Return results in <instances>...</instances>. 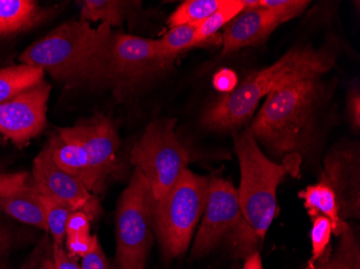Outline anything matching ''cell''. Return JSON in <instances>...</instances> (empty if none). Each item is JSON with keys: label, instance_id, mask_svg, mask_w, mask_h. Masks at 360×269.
Returning a JSON list of instances; mask_svg holds the SVG:
<instances>
[{"label": "cell", "instance_id": "obj_1", "mask_svg": "<svg viewBox=\"0 0 360 269\" xmlns=\"http://www.w3.org/2000/svg\"><path fill=\"white\" fill-rule=\"evenodd\" d=\"M335 82L323 74L291 79L266 95L250 129L275 157H311L335 120Z\"/></svg>", "mask_w": 360, "mask_h": 269}, {"label": "cell", "instance_id": "obj_2", "mask_svg": "<svg viewBox=\"0 0 360 269\" xmlns=\"http://www.w3.org/2000/svg\"><path fill=\"white\" fill-rule=\"evenodd\" d=\"M113 32L107 23L94 28L81 20L68 22L26 48L19 60L65 86H106Z\"/></svg>", "mask_w": 360, "mask_h": 269}, {"label": "cell", "instance_id": "obj_3", "mask_svg": "<svg viewBox=\"0 0 360 269\" xmlns=\"http://www.w3.org/2000/svg\"><path fill=\"white\" fill-rule=\"evenodd\" d=\"M337 46H293L280 60L244 79L206 108L201 123L210 131H234L250 120L261 99L291 79L325 74L337 64Z\"/></svg>", "mask_w": 360, "mask_h": 269}, {"label": "cell", "instance_id": "obj_4", "mask_svg": "<svg viewBox=\"0 0 360 269\" xmlns=\"http://www.w3.org/2000/svg\"><path fill=\"white\" fill-rule=\"evenodd\" d=\"M234 150L240 163L238 190L244 226L236 238L242 252L252 251L264 240L277 212V189L287 175L298 176L302 165L299 155L275 163L264 155L250 127L234 135Z\"/></svg>", "mask_w": 360, "mask_h": 269}, {"label": "cell", "instance_id": "obj_5", "mask_svg": "<svg viewBox=\"0 0 360 269\" xmlns=\"http://www.w3.org/2000/svg\"><path fill=\"white\" fill-rule=\"evenodd\" d=\"M210 178L189 168L161 199L155 202L153 230L167 258L184 256L205 209Z\"/></svg>", "mask_w": 360, "mask_h": 269}, {"label": "cell", "instance_id": "obj_6", "mask_svg": "<svg viewBox=\"0 0 360 269\" xmlns=\"http://www.w3.org/2000/svg\"><path fill=\"white\" fill-rule=\"evenodd\" d=\"M155 199L148 181L135 168L117 209L118 269H145L153 242Z\"/></svg>", "mask_w": 360, "mask_h": 269}, {"label": "cell", "instance_id": "obj_7", "mask_svg": "<svg viewBox=\"0 0 360 269\" xmlns=\"http://www.w3.org/2000/svg\"><path fill=\"white\" fill-rule=\"evenodd\" d=\"M175 119L153 121L133 145L129 161L148 181L155 202L173 187L190 162L188 150L176 136Z\"/></svg>", "mask_w": 360, "mask_h": 269}, {"label": "cell", "instance_id": "obj_8", "mask_svg": "<svg viewBox=\"0 0 360 269\" xmlns=\"http://www.w3.org/2000/svg\"><path fill=\"white\" fill-rule=\"evenodd\" d=\"M174 62L158 54L155 40L113 32L106 86L122 95L169 70Z\"/></svg>", "mask_w": 360, "mask_h": 269}, {"label": "cell", "instance_id": "obj_9", "mask_svg": "<svg viewBox=\"0 0 360 269\" xmlns=\"http://www.w3.org/2000/svg\"><path fill=\"white\" fill-rule=\"evenodd\" d=\"M243 226L238 189L228 180L210 178L202 223L192 247V258L210 254L229 235L236 240Z\"/></svg>", "mask_w": 360, "mask_h": 269}, {"label": "cell", "instance_id": "obj_10", "mask_svg": "<svg viewBox=\"0 0 360 269\" xmlns=\"http://www.w3.org/2000/svg\"><path fill=\"white\" fill-rule=\"evenodd\" d=\"M319 182L335 193L342 220L360 218L359 143L342 140L331 145L323 157Z\"/></svg>", "mask_w": 360, "mask_h": 269}, {"label": "cell", "instance_id": "obj_11", "mask_svg": "<svg viewBox=\"0 0 360 269\" xmlns=\"http://www.w3.org/2000/svg\"><path fill=\"white\" fill-rule=\"evenodd\" d=\"M50 92L51 86L42 81L0 104V133L16 145H26L38 136L46 127Z\"/></svg>", "mask_w": 360, "mask_h": 269}, {"label": "cell", "instance_id": "obj_12", "mask_svg": "<svg viewBox=\"0 0 360 269\" xmlns=\"http://www.w3.org/2000/svg\"><path fill=\"white\" fill-rule=\"evenodd\" d=\"M32 176L42 195L62 200L75 211L84 212L90 220L100 214V203L96 196L78 179L58 167L48 145L34 159Z\"/></svg>", "mask_w": 360, "mask_h": 269}, {"label": "cell", "instance_id": "obj_13", "mask_svg": "<svg viewBox=\"0 0 360 269\" xmlns=\"http://www.w3.org/2000/svg\"><path fill=\"white\" fill-rule=\"evenodd\" d=\"M60 131L86 149L95 179L103 191L107 177L116 168L120 147V139L112 122L105 115L97 114Z\"/></svg>", "mask_w": 360, "mask_h": 269}, {"label": "cell", "instance_id": "obj_14", "mask_svg": "<svg viewBox=\"0 0 360 269\" xmlns=\"http://www.w3.org/2000/svg\"><path fill=\"white\" fill-rule=\"evenodd\" d=\"M280 25L281 22L268 8L259 5L252 9L243 10L226 26L222 35L221 55L262 44Z\"/></svg>", "mask_w": 360, "mask_h": 269}, {"label": "cell", "instance_id": "obj_15", "mask_svg": "<svg viewBox=\"0 0 360 269\" xmlns=\"http://www.w3.org/2000/svg\"><path fill=\"white\" fill-rule=\"evenodd\" d=\"M46 145L58 167L78 179L91 193L102 192L93 173L88 152L78 141L58 129V133L51 137Z\"/></svg>", "mask_w": 360, "mask_h": 269}, {"label": "cell", "instance_id": "obj_16", "mask_svg": "<svg viewBox=\"0 0 360 269\" xmlns=\"http://www.w3.org/2000/svg\"><path fill=\"white\" fill-rule=\"evenodd\" d=\"M0 211L22 223L48 230L42 194L36 185L25 188L0 197Z\"/></svg>", "mask_w": 360, "mask_h": 269}, {"label": "cell", "instance_id": "obj_17", "mask_svg": "<svg viewBox=\"0 0 360 269\" xmlns=\"http://www.w3.org/2000/svg\"><path fill=\"white\" fill-rule=\"evenodd\" d=\"M46 15L32 0H0V37L35 27Z\"/></svg>", "mask_w": 360, "mask_h": 269}, {"label": "cell", "instance_id": "obj_18", "mask_svg": "<svg viewBox=\"0 0 360 269\" xmlns=\"http://www.w3.org/2000/svg\"><path fill=\"white\" fill-rule=\"evenodd\" d=\"M299 196L304 200L311 220L317 216H323L329 218L333 228V234L340 237L342 232L349 228V224L340 216L339 206L337 197L330 188L319 182L314 185H309L304 191H301Z\"/></svg>", "mask_w": 360, "mask_h": 269}, {"label": "cell", "instance_id": "obj_19", "mask_svg": "<svg viewBox=\"0 0 360 269\" xmlns=\"http://www.w3.org/2000/svg\"><path fill=\"white\" fill-rule=\"evenodd\" d=\"M44 79V70L28 65L22 64L0 70V104L37 86Z\"/></svg>", "mask_w": 360, "mask_h": 269}, {"label": "cell", "instance_id": "obj_20", "mask_svg": "<svg viewBox=\"0 0 360 269\" xmlns=\"http://www.w3.org/2000/svg\"><path fill=\"white\" fill-rule=\"evenodd\" d=\"M338 248L328 256L319 258V264H309V269H360V246L351 225L340 235Z\"/></svg>", "mask_w": 360, "mask_h": 269}, {"label": "cell", "instance_id": "obj_21", "mask_svg": "<svg viewBox=\"0 0 360 269\" xmlns=\"http://www.w3.org/2000/svg\"><path fill=\"white\" fill-rule=\"evenodd\" d=\"M132 4L117 0H86L81 7V21L107 23L121 26Z\"/></svg>", "mask_w": 360, "mask_h": 269}, {"label": "cell", "instance_id": "obj_22", "mask_svg": "<svg viewBox=\"0 0 360 269\" xmlns=\"http://www.w3.org/2000/svg\"><path fill=\"white\" fill-rule=\"evenodd\" d=\"M199 46L194 24L171 28L161 39H155V48L160 58L174 62L181 52Z\"/></svg>", "mask_w": 360, "mask_h": 269}, {"label": "cell", "instance_id": "obj_23", "mask_svg": "<svg viewBox=\"0 0 360 269\" xmlns=\"http://www.w3.org/2000/svg\"><path fill=\"white\" fill-rule=\"evenodd\" d=\"M90 218L84 212L74 211L66 224L65 242L68 254L74 258H84L92 248L94 236L90 234Z\"/></svg>", "mask_w": 360, "mask_h": 269}, {"label": "cell", "instance_id": "obj_24", "mask_svg": "<svg viewBox=\"0 0 360 269\" xmlns=\"http://www.w3.org/2000/svg\"><path fill=\"white\" fill-rule=\"evenodd\" d=\"M244 9L242 0H224L215 13L208 16L204 21L194 23L199 46L212 39L218 30L228 25Z\"/></svg>", "mask_w": 360, "mask_h": 269}, {"label": "cell", "instance_id": "obj_25", "mask_svg": "<svg viewBox=\"0 0 360 269\" xmlns=\"http://www.w3.org/2000/svg\"><path fill=\"white\" fill-rule=\"evenodd\" d=\"M224 0H187L167 20L169 27L199 23L215 13Z\"/></svg>", "mask_w": 360, "mask_h": 269}, {"label": "cell", "instance_id": "obj_26", "mask_svg": "<svg viewBox=\"0 0 360 269\" xmlns=\"http://www.w3.org/2000/svg\"><path fill=\"white\" fill-rule=\"evenodd\" d=\"M42 202L46 211V225L53 238V244L63 246L66 234V224L75 210L62 200L49 196L42 195Z\"/></svg>", "mask_w": 360, "mask_h": 269}, {"label": "cell", "instance_id": "obj_27", "mask_svg": "<svg viewBox=\"0 0 360 269\" xmlns=\"http://www.w3.org/2000/svg\"><path fill=\"white\" fill-rule=\"evenodd\" d=\"M309 4L307 0H260L259 5L270 9L283 24L302 14Z\"/></svg>", "mask_w": 360, "mask_h": 269}, {"label": "cell", "instance_id": "obj_28", "mask_svg": "<svg viewBox=\"0 0 360 269\" xmlns=\"http://www.w3.org/2000/svg\"><path fill=\"white\" fill-rule=\"evenodd\" d=\"M312 223L311 238H312V262H314L325 256L330 242L333 228L329 218L323 216H317L316 218H313Z\"/></svg>", "mask_w": 360, "mask_h": 269}, {"label": "cell", "instance_id": "obj_29", "mask_svg": "<svg viewBox=\"0 0 360 269\" xmlns=\"http://www.w3.org/2000/svg\"><path fill=\"white\" fill-rule=\"evenodd\" d=\"M27 173H3L0 171V197L20 191L27 185Z\"/></svg>", "mask_w": 360, "mask_h": 269}, {"label": "cell", "instance_id": "obj_30", "mask_svg": "<svg viewBox=\"0 0 360 269\" xmlns=\"http://www.w3.org/2000/svg\"><path fill=\"white\" fill-rule=\"evenodd\" d=\"M81 267L82 269H109L108 261L96 236H94L92 248L82 258Z\"/></svg>", "mask_w": 360, "mask_h": 269}, {"label": "cell", "instance_id": "obj_31", "mask_svg": "<svg viewBox=\"0 0 360 269\" xmlns=\"http://www.w3.org/2000/svg\"><path fill=\"white\" fill-rule=\"evenodd\" d=\"M347 114L352 129L358 133L360 129V91L358 83L357 86H352L347 93Z\"/></svg>", "mask_w": 360, "mask_h": 269}, {"label": "cell", "instance_id": "obj_32", "mask_svg": "<svg viewBox=\"0 0 360 269\" xmlns=\"http://www.w3.org/2000/svg\"><path fill=\"white\" fill-rule=\"evenodd\" d=\"M46 269H82L77 263L76 258L70 256L63 246L53 244V262L48 264Z\"/></svg>", "mask_w": 360, "mask_h": 269}, {"label": "cell", "instance_id": "obj_33", "mask_svg": "<svg viewBox=\"0 0 360 269\" xmlns=\"http://www.w3.org/2000/svg\"><path fill=\"white\" fill-rule=\"evenodd\" d=\"M238 77L232 70H222L214 77V86L220 92H231L238 86Z\"/></svg>", "mask_w": 360, "mask_h": 269}, {"label": "cell", "instance_id": "obj_34", "mask_svg": "<svg viewBox=\"0 0 360 269\" xmlns=\"http://www.w3.org/2000/svg\"><path fill=\"white\" fill-rule=\"evenodd\" d=\"M12 244V235L5 226L0 224V256L9 250Z\"/></svg>", "mask_w": 360, "mask_h": 269}, {"label": "cell", "instance_id": "obj_35", "mask_svg": "<svg viewBox=\"0 0 360 269\" xmlns=\"http://www.w3.org/2000/svg\"><path fill=\"white\" fill-rule=\"evenodd\" d=\"M243 269H264L260 254L254 252V254H250L248 260L245 262L244 266H243Z\"/></svg>", "mask_w": 360, "mask_h": 269}, {"label": "cell", "instance_id": "obj_36", "mask_svg": "<svg viewBox=\"0 0 360 269\" xmlns=\"http://www.w3.org/2000/svg\"><path fill=\"white\" fill-rule=\"evenodd\" d=\"M305 269H309V266H307V268H305Z\"/></svg>", "mask_w": 360, "mask_h": 269}, {"label": "cell", "instance_id": "obj_37", "mask_svg": "<svg viewBox=\"0 0 360 269\" xmlns=\"http://www.w3.org/2000/svg\"><path fill=\"white\" fill-rule=\"evenodd\" d=\"M44 269H46V268H44Z\"/></svg>", "mask_w": 360, "mask_h": 269}]
</instances>
